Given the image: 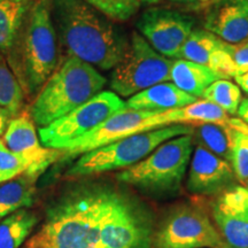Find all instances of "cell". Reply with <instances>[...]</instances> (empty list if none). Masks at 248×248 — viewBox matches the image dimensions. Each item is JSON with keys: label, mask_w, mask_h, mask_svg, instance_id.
Returning a JSON list of instances; mask_svg holds the SVG:
<instances>
[{"label": "cell", "mask_w": 248, "mask_h": 248, "mask_svg": "<svg viewBox=\"0 0 248 248\" xmlns=\"http://www.w3.org/2000/svg\"><path fill=\"white\" fill-rule=\"evenodd\" d=\"M52 18L59 46L68 54L110 70L122 60L129 38L107 17L84 0H51Z\"/></svg>", "instance_id": "obj_1"}, {"label": "cell", "mask_w": 248, "mask_h": 248, "mask_svg": "<svg viewBox=\"0 0 248 248\" xmlns=\"http://www.w3.org/2000/svg\"><path fill=\"white\" fill-rule=\"evenodd\" d=\"M59 40L51 0H33L6 60L27 98H36L60 63Z\"/></svg>", "instance_id": "obj_2"}, {"label": "cell", "mask_w": 248, "mask_h": 248, "mask_svg": "<svg viewBox=\"0 0 248 248\" xmlns=\"http://www.w3.org/2000/svg\"><path fill=\"white\" fill-rule=\"evenodd\" d=\"M106 84L107 78L97 68L76 57H67L33 99L29 115L43 128L88 102Z\"/></svg>", "instance_id": "obj_3"}, {"label": "cell", "mask_w": 248, "mask_h": 248, "mask_svg": "<svg viewBox=\"0 0 248 248\" xmlns=\"http://www.w3.org/2000/svg\"><path fill=\"white\" fill-rule=\"evenodd\" d=\"M102 198L104 190L67 195L48 210L29 248H102L98 238Z\"/></svg>", "instance_id": "obj_4"}, {"label": "cell", "mask_w": 248, "mask_h": 248, "mask_svg": "<svg viewBox=\"0 0 248 248\" xmlns=\"http://www.w3.org/2000/svg\"><path fill=\"white\" fill-rule=\"evenodd\" d=\"M191 133L192 125L172 124L122 138L82 154L68 170L67 175L77 177L113 170H124L144 160L162 142Z\"/></svg>", "instance_id": "obj_5"}, {"label": "cell", "mask_w": 248, "mask_h": 248, "mask_svg": "<svg viewBox=\"0 0 248 248\" xmlns=\"http://www.w3.org/2000/svg\"><path fill=\"white\" fill-rule=\"evenodd\" d=\"M192 135L162 142L140 162L117 173L124 184L153 191H175L181 186L193 152Z\"/></svg>", "instance_id": "obj_6"}, {"label": "cell", "mask_w": 248, "mask_h": 248, "mask_svg": "<svg viewBox=\"0 0 248 248\" xmlns=\"http://www.w3.org/2000/svg\"><path fill=\"white\" fill-rule=\"evenodd\" d=\"M98 238L102 248H151L154 235L137 203L117 192L104 191Z\"/></svg>", "instance_id": "obj_7"}, {"label": "cell", "mask_w": 248, "mask_h": 248, "mask_svg": "<svg viewBox=\"0 0 248 248\" xmlns=\"http://www.w3.org/2000/svg\"><path fill=\"white\" fill-rule=\"evenodd\" d=\"M172 61L133 31L122 60L111 69L110 88L117 95L130 98L159 83L170 82Z\"/></svg>", "instance_id": "obj_8"}, {"label": "cell", "mask_w": 248, "mask_h": 248, "mask_svg": "<svg viewBox=\"0 0 248 248\" xmlns=\"http://www.w3.org/2000/svg\"><path fill=\"white\" fill-rule=\"evenodd\" d=\"M124 108H126L125 102L115 92L101 91L67 115L40 128V142L45 147L62 150Z\"/></svg>", "instance_id": "obj_9"}, {"label": "cell", "mask_w": 248, "mask_h": 248, "mask_svg": "<svg viewBox=\"0 0 248 248\" xmlns=\"http://www.w3.org/2000/svg\"><path fill=\"white\" fill-rule=\"evenodd\" d=\"M162 113L133 110L129 108L117 111L92 131L75 139L62 148V159H74L110 142L137 133L163 128Z\"/></svg>", "instance_id": "obj_10"}, {"label": "cell", "mask_w": 248, "mask_h": 248, "mask_svg": "<svg viewBox=\"0 0 248 248\" xmlns=\"http://www.w3.org/2000/svg\"><path fill=\"white\" fill-rule=\"evenodd\" d=\"M155 248H218L222 235L202 210L181 207L173 210L153 238Z\"/></svg>", "instance_id": "obj_11"}, {"label": "cell", "mask_w": 248, "mask_h": 248, "mask_svg": "<svg viewBox=\"0 0 248 248\" xmlns=\"http://www.w3.org/2000/svg\"><path fill=\"white\" fill-rule=\"evenodd\" d=\"M194 18L175 9L152 7L137 21L139 33L155 51L166 58H181L183 45L194 30Z\"/></svg>", "instance_id": "obj_12"}, {"label": "cell", "mask_w": 248, "mask_h": 248, "mask_svg": "<svg viewBox=\"0 0 248 248\" xmlns=\"http://www.w3.org/2000/svg\"><path fill=\"white\" fill-rule=\"evenodd\" d=\"M219 233L232 248H248V188L231 186L213 206Z\"/></svg>", "instance_id": "obj_13"}, {"label": "cell", "mask_w": 248, "mask_h": 248, "mask_svg": "<svg viewBox=\"0 0 248 248\" xmlns=\"http://www.w3.org/2000/svg\"><path fill=\"white\" fill-rule=\"evenodd\" d=\"M2 141L9 151L29 160L39 175L62 156L61 150L45 147L40 142L35 123L26 111L11 121Z\"/></svg>", "instance_id": "obj_14"}, {"label": "cell", "mask_w": 248, "mask_h": 248, "mask_svg": "<svg viewBox=\"0 0 248 248\" xmlns=\"http://www.w3.org/2000/svg\"><path fill=\"white\" fill-rule=\"evenodd\" d=\"M231 163L197 145L188 170L187 188L191 193L213 195L231 187L234 181Z\"/></svg>", "instance_id": "obj_15"}, {"label": "cell", "mask_w": 248, "mask_h": 248, "mask_svg": "<svg viewBox=\"0 0 248 248\" xmlns=\"http://www.w3.org/2000/svg\"><path fill=\"white\" fill-rule=\"evenodd\" d=\"M208 4L204 29L229 44L248 40V0H215Z\"/></svg>", "instance_id": "obj_16"}, {"label": "cell", "mask_w": 248, "mask_h": 248, "mask_svg": "<svg viewBox=\"0 0 248 248\" xmlns=\"http://www.w3.org/2000/svg\"><path fill=\"white\" fill-rule=\"evenodd\" d=\"M199 99L177 88L173 83L163 82L132 95L125 107L133 110L163 113L193 104Z\"/></svg>", "instance_id": "obj_17"}, {"label": "cell", "mask_w": 248, "mask_h": 248, "mask_svg": "<svg viewBox=\"0 0 248 248\" xmlns=\"http://www.w3.org/2000/svg\"><path fill=\"white\" fill-rule=\"evenodd\" d=\"M218 79L223 78L214 73L208 66L185 59H175L172 61L170 82L195 98L202 97L204 90Z\"/></svg>", "instance_id": "obj_18"}, {"label": "cell", "mask_w": 248, "mask_h": 248, "mask_svg": "<svg viewBox=\"0 0 248 248\" xmlns=\"http://www.w3.org/2000/svg\"><path fill=\"white\" fill-rule=\"evenodd\" d=\"M38 176L23 173L0 185V219L32 204Z\"/></svg>", "instance_id": "obj_19"}, {"label": "cell", "mask_w": 248, "mask_h": 248, "mask_svg": "<svg viewBox=\"0 0 248 248\" xmlns=\"http://www.w3.org/2000/svg\"><path fill=\"white\" fill-rule=\"evenodd\" d=\"M234 128L221 124L204 123L192 126V137L197 145L230 162Z\"/></svg>", "instance_id": "obj_20"}, {"label": "cell", "mask_w": 248, "mask_h": 248, "mask_svg": "<svg viewBox=\"0 0 248 248\" xmlns=\"http://www.w3.org/2000/svg\"><path fill=\"white\" fill-rule=\"evenodd\" d=\"M38 222L31 210L18 209L0 219V248H18Z\"/></svg>", "instance_id": "obj_21"}, {"label": "cell", "mask_w": 248, "mask_h": 248, "mask_svg": "<svg viewBox=\"0 0 248 248\" xmlns=\"http://www.w3.org/2000/svg\"><path fill=\"white\" fill-rule=\"evenodd\" d=\"M33 0H0V53L6 54Z\"/></svg>", "instance_id": "obj_22"}, {"label": "cell", "mask_w": 248, "mask_h": 248, "mask_svg": "<svg viewBox=\"0 0 248 248\" xmlns=\"http://www.w3.org/2000/svg\"><path fill=\"white\" fill-rule=\"evenodd\" d=\"M225 42L214 35L210 31L194 29L181 51V58L185 60L208 66L209 59L216 51L223 48Z\"/></svg>", "instance_id": "obj_23"}, {"label": "cell", "mask_w": 248, "mask_h": 248, "mask_svg": "<svg viewBox=\"0 0 248 248\" xmlns=\"http://www.w3.org/2000/svg\"><path fill=\"white\" fill-rule=\"evenodd\" d=\"M24 92L20 83L7 63L6 58L0 53V106L11 111L13 117L21 114L24 105Z\"/></svg>", "instance_id": "obj_24"}, {"label": "cell", "mask_w": 248, "mask_h": 248, "mask_svg": "<svg viewBox=\"0 0 248 248\" xmlns=\"http://www.w3.org/2000/svg\"><path fill=\"white\" fill-rule=\"evenodd\" d=\"M203 100L221 107L226 114L235 115L243 101L241 89L230 79H218L204 90Z\"/></svg>", "instance_id": "obj_25"}, {"label": "cell", "mask_w": 248, "mask_h": 248, "mask_svg": "<svg viewBox=\"0 0 248 248\" xmlns=\"http://www.w3.org/2000/svg\"><path fill=\"white\" fill-rule=\"evenodd\" d=\"M23 173L36 175L39 177V173L36 171L35 167L29 160L9 151L5 142L0 139V184Z\"/></svg>", "instance_id": "obj_26"}, {"label": "cell", "mask_w": 248, "mask_h": 248, "mask_svg": "<svg viewBox=\"0 0 248 248\" xmlns=\"http://www.w3.org/2000/svg\"><path fill=\"white\" fill-rule=\"evenodd\" d=\"M230 163L235 178L248 185V129L233 130Z\"/></svg>", "instance_id": "obj_27"}, {"label": "cell", "mask_w": 248, "mask_h": 248, "mask_svg": "<svg viewBox=\"0 0 248 248\" xmlns=\"http://www.w3.org/2000/svg\"><path fill=\"white\" fill-rule=\"evenodd\" d=\"M113 21L125 22L138 12L141 0H84Z\"/></svg>", "instance_id": "obj_28"}, {"label": "cell", "mask_w": 248, "mask_h": 248, "mask_svg": "<svg viewBox=\"0 0 248 248\" xmlns=\"http://www.w3.org/2000/svg\"><path fill=\"white\" fill-rule=\"evenodd\" d=\"M208 67L223 79H230L235 77V64L230 53V44L225 43V46L212 55L209 59Z\"/></svg>", "instance_id": "obj_29"}, {"label": "cell", "mask_w": 248, "mask_h": 248, "mask_svg": "<svg viewBox=\"0 0 248 248\" xmlns=\"http://www.w3.org/2000/svg\"><path fill=\"white\" fill-rule=\"evenodd\" d=\"M230 53L235 64V77L248 73V40L239 44H230ZM234 77V78H235Z\"/></svg>", "instance_id": "obj_30"}, {"label": "cell", "mask_w": 248, "mask_h": 248, "mask_svg": "<svg viewBox=\"0 0 248 248\" xmlns=\"http://www.w3.org/2000/svg\"><path fill=\"white\" fill-rule=\"evenodd\" d=\"M14 117L11 114V111L6 109L5 107L0 106V136H4L6 130H7L9 123Z\"/></svg>", "instance_id": "obj_31"}, {"label": "cell", "mask_w": 248, "mask_h": 248, "mask_svg": "<svg viewBox=\"0 0 248 248\" xmlns=\"http://www.w3.org/2000/svg\"><path fill=\"white\" fill-rule=\"evenodd\" d=\"M237 114L239 115L240 119L243 120L245 123L248 124V98L244 99V100L241 101L239 109H238Z\"/></svg>", "instance_id": "obj_32"}, {"label": "cell", "mask_w": 248, "mask_h": 248, "mask_svg": "<svg viewBox=\"0 0 248 248\" xmlns=\"http://www.w3.org/2000/svg\"><path fill=\"white\" fill-rule=\"evenodd\" d=\"M235 82H237V84L239 88L243 90L244 92H246L248 94V73L245 74L243 76H238L235 77Z\"/></svg>", "instance_id": "obj_33"}, {"label": "cell", "mask_w": 248, "mask_h": 248, "mask_svg": "<svg viewBox=\"0 0 248 248\" xmlns=\"http://www.w3.org/2000/svg\"><path fill=\"white\" fill-rule=\"evenodd\" d=\"M172 2H176V4L181 5H188V4H194V2L200 1V0H171Z\"/></svg>", "instance_id": "obj_34"}, {"label": "cell", "mask_w": 248, "mask_h": 248, "mask_svg": "<svg viewBox=\"0 0 248 248\" xmlns=\"http://www.w3.org/2000/svg\"><path fill=\"white\" fill-rule=\"evenodd\" d=\"M163 1V0H141V4L145 5H156L159 2Z\"/></svg>", "instance_id": "obj_35"}, {"label": "cell", "mask_w": 248, "mask_h": 248, "mask_svg": "<svg viewBox=\"0 0 248 248\" xmlns=\"http://www.w3.org/2000/svg\"><path fill=\"white\" fill-rule=\"evenodd\" d=\"M210 0H200V2H209Z\"/></svg>", "instance_id": "obj_36"}, {"label": "cell", "mask_w": 248, "mask_h": 248, "mask_svg": "<svg viewBox=\"0 0 248 248\" xmlns=\"http://www.w3.org/2000/svg\"><path fill=\"white\" fill-rule=\"evenodd\" d=\"M210 1H215V0H210ZM210 1H209V2H210Z\"/></svg>", "instance_id": "obj_37"}]
</instances>
